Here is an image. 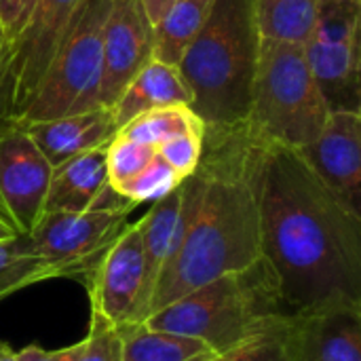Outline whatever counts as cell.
I'll list each match as a JSON object with an SVG mask.
<instances>
[{"label":"cell","instance_id":"obj_1","mask_svg":"<svg viewBox=\"0 0 361 361\" xmlns=\"http://www.w3.org/2000/svg\"><path fill=\"white\" fill-rule=\"evenodd\" d=\"M260 260L288 315L361 307V212L279 144L262 163Z\"/></svg>","mask_w":361,"mask_h":361},{"label":"cell","instance_id":"obj_2","mask_svg":"<svg viewBox=\"0 0 361 361\" xmlns=\"http://www.w3.org/2000/svg\"><path fill=\"white\" fill-rule=\"evenodd\" d=\"M267 146L250 121L205 127L192 216L180 250L157 283L150 315L186 292L260 260V178Z\"/></svg>","mask_w":361,"mask_h":361},{"label":"cell","instance_id":"obj_3","mask_svg":"<svg viewBox=\"0 0 361 361\" xmlns=\"http://www.w3.org/2000/svg\"><path fill=\"white\" fill-rule=\"evenodd\" d=\"M258 51L252 0H214L201 32L176 66L190 95L188 106L205 127L247 121Z\"/></svg>","mask_w":361,"mask_h":361},{"label":"cell","instance_id":"obj_4","mask_svg":"<svg viewBox=\"0 0 361 361\" xmlns=\"http://www.w3.org/2000/svg\"><path fill=\"white\" fill-rule=\"evenodd\" d=\"M286 315L273 279L258 260L245 271L222 275L186 292L154 311L146 324L199 338L220 355L277 328Z\"/></svg>","mask_w":361,"mask_h":361},{"label":"cell","instance_id":"obj_5","mask_svg":"<svg viewBox=\"0 0 361 361\" xmlns=\"http://www.w3.org/2000/svg\"><path fill=\"white\" fill-rule=\"evenodd\" d=\"M330 108L302 42L260 38L250 125L269 142L300 150L324 129Z\"/></svg>","mask_w":361,"mask_h":361},{"label":"cell","instance_id":"obj_6","mask_svg":"<svg viewBox=\"0 0 361 361\" xmlns=\"http://www.w3.org/2000/svg\"><path fill=\"white\" fill-rule=\"evenodd\" d=\"M110 0H80L23 114L15 123L47 121L102 106L104 25Z\"/></svg>","mask_w":361,"mask_h":361},{"label":"cell","instance_id":"obj_7","mask_svg":"<svg viewBox=\"0 0 361 361\" xmlns=\"http://www.w3.org/2000/svg\"><path fill=\"white\" fill-rule=\"evenodd\" d=\"M361 0H319L305 55L330 112H360Z\"/></svg>","mask_w":361,"mask_h":361},{"label":"cell","instance_id":"obj_8","mask_svg":"<svg viewBox=\"0 0 361 361\" xmlns=\"http://www.w3.org/2000/svg\"><path fill=\"white\" fill-rule=\"evenodd\" d=\"M133 207H93L87 212H47L27 233L47 279L87 277L106 247L129 224Z\"/></svg>","mask_w":361,"mask_h":361},{"label":"cell","instance_id":"obj_9","mask_svg":"<svg viewBox=\"0 0 361 361\" xmlns=\"http://www.w3.org/2000/svg\"><path fill=\"white\" fill-rule=\"evenodd\" d=\"M80 0H34L19 34L0 49V123L23 114Z\"/></svg>","mask_w":361,"mask_h":361},{"label":"cell","instance_id":"obj_10","mask_svg":"<svg viewBox=\"0 0 361 361\" xmlns=\"http://www.w3.org/2000/svg\"><path fill=\"white\" fill-rule=\"evenodd\" d=\"M85 281L93 317L118 330L148 319L154 283L146 267L137 222L121 231Z\"/></svg>","mask_w":361,"mask_h":361},{"label":"cell","instance_id":"obj_11","mask_svg":"<svg viewBox=\"0 0 361 361\" xmlns=\"http://www.w3.org/2000/svg\"><path fill=\"white\" fill-rule=\"evenodd\" d=\"M0 125V216L27 235L44 212L53 167L19 123Z\"/></svg>","mask_w":361,"mask_h":361},{"label":"cell","instance_id":"obj_12","mask_svg":"<svg viewBox=\"0 0 361 361\" xmlns=\"http://www.w3.org/2000/svg\"><path fill=\"white\" fill-rule=\"evenodd\" d=\"M279 334L290 361H361V307L286 315Z\"/></svg>","mask_w":361,"mask_h":361},{"label":"cell","instance_id":"obj_13","mask_svg":"<svg viewBox=\"0 0 361 361\" xmlns=\"http://www.w3.org/2000/svg\"><path fill=\"white\" fill-rule=\"evenodd\" d=\"M148 59H152V21L142 0H110L104 25L102 106H112Z\"/></svg>","mask_w":361,"mask_h":361},{"label":"cell","instance_id":"obj_14","mask_svg":"<svg viewBox=\"0 0 361 361\" xmlns=\"http://www.w3.org/2000/svg\"><path fill=\"white\" fill-rule=\"evenodd\" d=\"M298 152L341 199L361 212L360 112H330L319 135Z\"/></svg>","mask_w":361,"mask_h":361},{"label":"cell","instance_id":"obj_15","mask_svg":"<svg viewBox=\"0 0 361 361\" xmlns=\"http://www.w3.org/2000/svg\"><path fill=\"white\" fill-rule=\"evenodd\" d=\"M93 207H133L108 184L106 146L76 154L53 167L44 212H87Z\"/></svg>","mask_w":361,"mask_h":361},{"label":"cell","instance_id":"obj_16","mask_svg":"<svg viewBox=\"0 0 361 361\" xmlns=\"http://www.w3.org/2000/svg\"><path fill=\"white\" fill-rule=\"evenodd\" d=\"M19 127L32 137L51 167H57L76 154L108 146L118 131L108 106L59 118L27 121L19 123Z\"/></svg>","mask_w":361,"mask_h":361},{"label":"cell","instance_id":"obj_17","mask_svg":"<svg viewBox=\"0 0 361 361\" xmlns=\"http://www.w3.org/2000/svg\"><path fill=\"white\" fill-rule=\"evenodd\" d=\"M188 102L190 95L178 68L167 66L152 57L140 68V72L127 82V87L116 97V102L108 108L114 116L116 127L121 129L131 118L148 110L188 104Z\"/></svg>","mask_w":361,"mask_h":361},{"label":"cell","instance_id":"obj_18","mask_svg":"<svg viewBox=\"0 0 361 361\" xmlns=\"http://www.w3.org/2000/svg\"><path fill=\"white\" fill-rule=\"evenodd\" d=\"M123 361H212L218 353L192 336L157 330L146 322L121 330Z\"/></svg>","mask_w":361,"mask_h":361},{"label":"cell","instance_id":"obj_19","mask_svg":"<svg viewBox=\"0 0 361 361\" xmlns=\"http://www.w3.org/2000/svg\"><path fill=\"white\" fill-rule=\"evenodd\" d=\"M212 4L214 0H173L152 25V57L176 68L201 32Z\"/></svg>","mask_w":361,"mask_h":361},{"label":"cell","instance_id":"obj_20","mask_svg":"<svg viewBox=\"0 0 361 361\" xmlns=\"http://www.w3.org/2000/svg\"><path fill=\"white\" fill-rule=\"evenodd\" d=\"M319 0H252L260 38L302 42L309 38Z\"/></svg>","mask_w":361,"mask_h":361},{"label":"cell","instance_id":"obj_21","mask_svg":"<svg viewBox=\"0 0 361 361\" xmlns=\"http://www.w3.org/2000/svg\"><path fill=\"white\" fill-rule=\"evenodd\" d=\"M197 129H205L203 121L192 112L188 104H178V106L148 110L131 118L116 133L137 144L152 146L157 150V146H161L163 142L176 135H182L186 131H197Z\"/></svg>","mask_w":361,"mask_h":361},{"label":"cell","instance_id":"obj_22","mask_svg":"<svg viewBox=\"0 0 361 361\" xmlns=\"http://www.w3.org/2000/svg\"><path fill=\"white\" fill-rule=\"evenodd\" d=\"M40 281H49L40 258L34 254L27 235H15L0 241V302Z\"/></svg>","mask_w":361,"mask_h":361},{"label":"cell","instance_id":"obj_23","mask_svg":"<svg viewBox=\"0 0 361 361\" xmlns=\"http://www.w3.org/2000/svg\"><path fill=\"white\" fill-rule=\"evenodd\" d=\"M154 154L157 150L152 146L137 144L116 133L106 146V171L112 190L118 192V188H123L131 178H135L154 159Z\"/></svg>","mask_w":361,"mask_h":361},{"label":"cell","instance_id":"obj_24","mask_svg":"<svg viewBox=\"0 0 361 361\" xmlns=\"http://www.w3.org/2000/svg\"><path fill=\"white\" fill-rule=\"evenodd\" d=\"M180 184L182 178L159 154H154V159L135 178H131L123 188H118V195L137 207L142 203H154L163 199Z\"/></svg>","mask_w":361,"mask_h":361},{"label":"cell","instance_id":"obj_25","mask_svg":"<svg viewBox=\"0 0 361 361\" xmlns=\"http://www.w3.org/2000/svg\"><path fill=\"white\" fill-rule=\"evenodd\" d=\"M68 361H123L121 330L91 315L85 338L68 347Z\"/></svg>","mask_w":361,"mask_h":361},{"label":"cell","instance_id":"obj_26","mask_svg":"<svg viewBox=\"0 0 361 361\" xmlns=\"http://www.w3.org/2000/svg\"><path fill=\"white\" fill-rule=\"evenodd\" d=\"M203 135L205 129H197V131H186L182 135H176L167 142H163L161 146H157V154L182 178L186 180L188 176L195 173V169L199 167L201 161V152H203Z\"/></svg>","mask_w":361,"mask_h":361},{"label":"cell","instance_id":"obj_27","mask_svg":"<svg viewBox=\"0 0 361 361\" xmlns=\"http://www.w3.org/2000/svg\"><path fill=\"white\" fill-rule=\"evenodd\" d=\"M279 326L226 353L216 355L212 361H290L279 334Z\"/></svg>","mask_w":361,"mask_h":361},{"label":"cell","instance_id":"obj_28","mask_svg":"<svg viewBox=\"0 0 361 361\" xmlns=\"http://www.w3.org/2000/svg\"><path fill=\"white\" fill-rule=\"evenodd\" d=\"M32 2L34 0H0V27L4 34L2 47L19 34L32 8Z\"/></svg>","mask_w":361,"mask_h":361},{"label":"cell","instance_id":"obj_29","mask_svg":"<svg viewBox=\"0 0 361 361\" xmlns=\"http://www.w3.org/2000/svg\"><path fill=\"white\" fill-rule=\"evenodd\" d=\"M17 353H19L21 361H68V347L47 351V349H40L36 345H30V347H23Z\"/></svg>","mask_w":361,"mask_h":361},{"label":"cell","instance_id":"obj_30","mask_svg":"<svg viewBox=\"0 0 361 361\" xmlns=\"http://www.w3.org/2000/svg\"><path fill=\"white\" fill-rule=\"evenodd\" d=\"M171 2H173V0H142V4H144V8H146V13H148L150 21H152V25L161 19V15L167 11V6H169Z\"/></svg>","mask_w":361,"mask_h":361},{"label":"cell","instance_id":"obj_31","mask_svg":"<svg viewBox=\"0 0 361 361\" xmlns=\"http://www.w3.org/2000/svg\"><path fill=\"white\" fill-rule=\"evenodd\" d=\"M15 235H17V233L13 231V226L0 216V241H2V239H11V237H15Z\"/></svg>","mask_w":361,"mask_h":361},{"label":"cell","instance_id":"obj_32","mask_svg":"<svg viewBox=\"0 0 361 361\" xmlns=\"http://www.w3.org/2000/svg\"><path fill=\"white\" fill-rule=\"evenodd\" d=\"M0 361H21V360H19V353H17V351H11L8 347H2V345H0Z\"/></svg>","mask_w":361,"mask_h":361},{"label":"cell","instance_id":"obj_33","mask_svg":"<svg viewBox=\"0 0 361 361\" xmlns=\"http://www.w3.org/2000/svg\"><path fill=\"white\" fill-rule=\"evenodd\" d=\"M2 42H4V34H2V27H0V49H2Z\"/></svg>","mask_w":361,"mask_h":361}]
</instances>
